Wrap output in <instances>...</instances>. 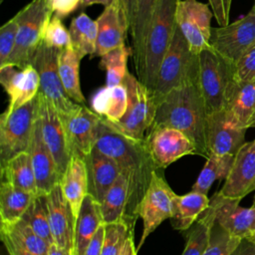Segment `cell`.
<instances>
[{
  "label": "cell",
  "mask_w": 255,
  "mask_h": 255,
  "mask_svg": "<svg viewBox=\"0 0 255 255\" xmlns=\"http://www.w3.org/2000/svg\"><path fill=\"white\" fill-rule=\"evenodd\" d=\"M95 147L112 157L128 182V200L124 221L133 230L140 201L148 188L155 166L145 141L128 137L102 119Z\"/></svg>",
  "instance_id": "6da1fadb"
},
{
  "label": "cell",
  "mask_w": 255,
  "mask_h": 255,
  "mask_svg": "<svg viewBox=\"0 0 255 255\" xmlns=\"http://www.w3.org/2000/svg\"><path fill=\"white\" fill-rule=\"evenodd\" d=\"M207 116L197 76L173 89L158 102L149 129L160 127L179 129L193 141L196 154L207 158L209 155L206 145Z\"/></svg>",
  "instance_id": "7a4b0ae2"
},
{
  "label": "cell",
  "mask_w": 255,
  "mask_h": 255,
  "mask_svg": "<svg viewBox=\"0 0 255 255\" xmlns=\"http://www.w3.org/2000/svg\"><path fill=\"white\" fill-rule=\"evenodd\" d=\"M179 0H158L146 37L140 63L135 69L137 79L151 92L162 58L176 28Z\"/></svg>",
  "instance_id": "3957f363"
},
{
  "label": "cell",
  "mask_w": 255,
  "mask_h": 255,
  "mask_svg": "<svg viewBox=\"0 0 255 255\" xmlns=\"http://www.w3.org/2000/svg\"><path fill=\"white\" fill-rule=\"evenodd\" d=\"M198 55L194 54L176 25L172 40L160 63L151 91L156 103L173 89L198 76Z\"/></svg>",
  "instance_id": "277c9868"
},
{
  "label": "cell",
  "mask_w": 255,
  "mask_h": 255,
  "mask_svg": "<svg viewBox=\"0 0 255 255\" xmlns=\"http://www.w3.org/2000/svg\"><path fill=\"white\" fill-rule=\"evenodd\" d=\"M16 15L19 24L16 45L6 64L24 69L32 64L53 13L46 0H32Z\"/></svg>",
  "instance_id": "5b68a950"
},
{
  "label": "cell",
  "mask_w": 255,
  "mask_h": 255,
  "mask_svg": "<svg viewBox=\"0 0 255 255\" xmlns=\"http://www.w3.org/2000/svg\"><path fill=\"white\" fill-rule=\"evenodd\" d=\"M122 84L128 91V110L118 122L106 120L123 134L143 140L153 123L157 103L151 92L129 72L127 73Z\"/></svg>",
  "instance_id": "8992f818"
},
{
  "label": "cell",
  "mask_w": 255,
  "mask_h": 255,
  "mask_svg": "<svg viewBox=\"0 0 255 255\" xmlns=\"http://www.w3.org/2000/svg\"><path fill=\"white\" fill-rule=\"evenodd\" d=\"M198 80L207 115L225 108L234 65L210 46L198 54Z\"/></svg>",
  "instance_id": "52a82bcc"
},
{
  "label": "cell",
  "mask_w": 255,
  "mask_h": 255,
  "mask_svg": "<svg viewBox=\"0 0 255 255\" xmlns=\"http://www.w3.org/2000/svg\"><path fill=\"white\" fill-rule=\"evenodd\" d=\"M38 118V95L31 102L0 117V166L29 149Z\"/></svg>",
  "instance_id": "ba28073f"
},
{
  "label": "cell",
  "mask_w": 255,
  "mask_h": 255,
  "mask_svg": "<svg viewBox=\"0 0 255 255\" xmlns=\"http://www.w3.org/2000/svg\"><path fill=\"white\" fill-rule=\"evenodd\" d=\"M59 52L60 50L48 47L42 41L31 65L39 74V93L54 106L60 117L64 118L78 109L80 105L70 99L62 84L58 70Z\"/></svg>",
  "instance_id": "9c48e42d"
},
{
  "label": "cell",
  "mask_w": 255,
  "mask_h": 255,
  "mask_svg": "<svg viewBox=\"0 0 255 255\" xmlns=\"http://www.w3.org/2000/svg\"><path fill=\"white\" fill-rule=\"evenodd\" d=\"M174 196L175 193L165 181L162 173L159 169L155 170L138 207V217L142 220V232L136 247L137 251L164 220L172 217Z\"/></svg>",
  "instance_id": "30bf717a"
},
{
  "label": "cell",
  "mask_w": 255,
  "mask_h": 255,
  "mask_svg": "<svg viewBox=\"0 0 255 255\" xmlns=\"http://www.w3.org/2000/svg\"><path fill=\"white\" fill-rule=\"evenodd\" d=\"M255 46V9L225 26L211 29L210 47L235 65L239 59Z\"/></svg>",
  "instance_id": "8fae6325"
},
{
  "label": "cell",
  "mask_w": 255,
  "mask_h": 255,
  "mask_svg": "<svg viewBox=\"0 0 255 255\" xmlns=\"http://www.w3.org/2000/svg\"><path fill=\"white\" fill-rule=\"evenodd\" d=\"M212 17L209 4L197 0H179L177 4L176 25L196 55L210 46Z\"/></svg>",
  "instance_id": "7c38bea8"
},
{
  "label": "cell",
  "mask_w": 255,
  "mask_h": 255,
  "mask_svg": "<svg viewBox=\"0 0 255 255\" xmlns=\"http://www.w3.org/2000/svg\"><path fill=\"white\" fill-rule=\"evenodd\" d=\"M144 141L158 169L169 166L185 155L196 154L193 141L184 132L174 128L160 127L149 129Z\"/></svg>",
  "instance_id": "4fadbf2b"
},
{
  "label": "cell",
  "mask_w": 255,
  "mask_h": 255,
  "mask_svg": "<svg viewBox=\"0 0 255 255\" xmlns=\"http://www.w3.org/2000/svg\"><path fill=\"white\" fill-rule=\"evenodd\" d=\"M245 133L246 128L225 109L207 116L206 145L209 153L234 156L245 142Z\"/></svg>",
  "instance_id": "5bb4252c"
},
{
  "label": "cell",
  "mask_w": 255,
  "mask_h": 255,
  "mask_svg": "<svg viewBox=\"0 0 255 255\" xmlns=\"http://www.w3.org/2000/svg\"><path fill=\"white\" fill-rule=\"evenodd\" d=\"M38 118L44 140L54 157L59 175L62 178L70 162L71 151L59 113L41 93L38 94Z\"/></svg>",
  "instance_id": "9a60e30c"
},
{
  "label": "cell",
  "mask_w": 255,
  "mask_h": 255,
  "mask_svg": "<svg viewBox=\"0 0 255 255\" xmlns=\"http://www.w3.org/2000/svg\"><path fill=\"white\" fill-rule=\"evenodd\" d=\"M68 143L73 154H79L85 158L95 147L98 135V128L103 119L96 112L80 105L70 115L61 118Z\"/></svg>",
  "instance_id": "2e32d148"
},
{
  "label": "cell",
  "mask_w": 255,
  "mask_h": 255,
  "mask_svg": "<svg viewBox=\"0 0 255 255\" xmlns=\"http://www.w3.org/2000/svg\"><path fill=\"white\" fill-rule=\"evenodd\" d=\"M240 199L226 198L216 192L210 199L215 222L230 235L243 239L255 231V208L240 206Z\"/></svg>",
  "instance_id": "e0dca14e"
},
{
  "label": "cell",
  "mask_w": 255,
  "mask_h": 255,
  "mask_svg": "<svg viewBox=\"0 0 255 255\" xmlns=\"http://www.w3.org/2000/svg\"><path fill=\"white\" fill-rule=\"evenodd\" d=\"M255 190V140L245 141L234 156L231 169L218 191L226 198L242 199Z\"/></svg>",
  "instance_id": "ac0fdd59"
},
{
  "label": "cell",
  "mask_w": 255,
  "mask_h": 255,
  "mask_svg": "<svg viewBox=\"0 0 255 255\" xmlns=\"http://www.w3.org/2000/svg\"><path fill=\"white\" fill-rule=\"evenodd\" d=\"M0 83L9 97L8 111L31 102L40 91L39 74L33 65L24 69L10 64L0 67Z\"/></svg>",
  "instance_id": "d6986e66"
},
{
  "label": "cell",
  "mask_w": 255,
  "mask_h": 255,
  "mask_svg": "<svg viewBox=\"0 0 255 255\" xmlns=\"http://www.w3.org/2000/svg\"><path fill=\"white\" fill-rule=\"evenodd\" d=\"M46 203L54 243L73 253L76 217L60 183L46 194Z\"/></svg>",
  "instance_id": "ffe728a7"
},
{
  "label": "cell",
  "mask_w": 255,
  "mask_h": 255,
  "mask_svg": "<svg viewBox=\"0 0 255 255\" xmlns=\"http://www.w3.org/2000/svg\"><path fill=\"white\" fill-rule=\"evenodd\" d=\"M28 152L35 173L37 195H46L60 182L61 177L54 157L44 140L39 118L35 123Z\"/></svg>",
  "instance_id": "44dd1931"
},
{
  "label": "cell",
  "mask_w": 255,
  "mask_h": 255,
  "mask_svg": "<svg viewBox=\"0 0 255 255\" xmlns=\"http://www.w3.org/2000/svg\"><path fill=\"white\" fill-rule=\"evenodd\" d=\"M96 21L98 37L95 56L101 58L106 53L125 44L129 28L126 15L117 0L105 7Z\"/></svg>",
  "instance_id": "7402d4cb"
},
{
  "label": "cell",
  "mask_w": 255,
  "mask_h": 255,
  "mask_svg": "<svg viewBox=\"0 0 255 255\" xmlns=\"http://www.w3.org/2000/svg\"><path fill=\"white\" fill-rule=\"evenodd\" d=\"M85 163L88 177V193L101 204L107 192L121 174L120 168L112 157L96 147L85 156Z\"/></svg>",
  "instance_id": "603a6c76"
},
{
  "label": "cell",
  "mask_w": 255,
  "mask_h": 255,
  "mask_svg": "<svg viewBox=\"0 0 255 255\" xmlns=\"http://www.w3.org/2000/svg\"><path fill=\"white\" fill-rule=\"evenodd\" d=\"M104 224L101 204L89 193L76 218L73 255H84L100 226Z\"/></svg>",
  "instance_id": "cb8c5ba5"
},
{
  "label": "cell",
  "mask_w": 255,
  "mask_h": 255,
  "mask_svg": "<svg viewBox=\"0 0 255 255\" xmlns=\"http://www.w3.org/2000/svg\"><path fill=\"white\" fill-rule=\"evenodd\" d=\"M224 109L242 128H252L255 118V79L243 83L233 82Z\"/></svg>",
  "instance_id": "d4e9b609"
},
{
  "label": "cell",
  "mask_w": 255,
  "mask_h": 255,
  "mask_svg": "<svg viewBox=\"0 0 255 255\" xmlns=\"http://www.w3.org/2000/svg\"><path fill=\"white\" fill-rule=\"evenodd\" d=\"M59 183L77 218L82 203L88 194V177L85 158L79 154H73Z\"/></svg>",
  "instance_id": "484cf974"
},
{
  "label": "cell",
  "mask_w": 255,
  "mask_h": 255,
  "mask_svg": "<svg viewBox=\"0 0 255 255\" xmlns=\"http://www.w3.org/2000/svg\"><path fill=\"white\" fill-rule=\"evenodd\" d=\"M210 199L207 194L191 190L183 195L175 194L171 225L179 231L188 230L209 207Z\"/></svg>",
  "instance_id": "4316f807"
},
{
  "label": "cell",
  "mask_w": 255,
  "mask_h": 255,
  "mask_svg": "<svg viewBox=\"0 0 255 255\" xmlns=\"http://www.w3.org/2000/svg\"><path fill=\"white\" fill-rule=\"evenodd\" d=\"M36 195L2 180L0 185L1 224H13L22 219Z\"/></svg>",
  "instance_id": "83f0119b"
},
{
  "label": "cell",
  "mask_w": 255,
  "mask_h": 255,
  "mask_svg": "<svg viewBox=\"0 0 255 255\" xmlns=\"http://www.w3.org/2000/svg\"><path fill=\"white\" fill-rule=\"evenodd\" d=\"M128 105V91L123 84L100 89L92 100L93 111L111 122L120 121L125 116Z\"/></svg>",
  "instance_id": "f1b7e54d"
},
{
  "label": "cell",
  "mask_w": 255,
  "mask_h": 255,
  "mask_svg": "<svg viewBox=\"0 0 255 255\" xmlns=\"http://www.w3.org/2000/svg\"><path fill=\"white\" fill-rule=\"evenodd\" d=\"M158 0H135L132 24L129 34L132 40V58L134 68L140 63L148 29Z\"/></svg>",
  "instance_id": "f546056e"
},
{
  "label": "cell",
  "mask_w": 255,
  "mask_h": 255,
  "mask_svg": "<svg viewBox=\"0 0 255 255\" xmlns=\"http://www.w3.org/2000/svg\"><path fill=\"white\" fill-rule=\"evenodd\" d=\"M80 62L81 57L72 45L60 50L58 55V70L64 89L71 100L79 105H85L86 100L81 89L79 75Z\"/></svg>",
  "instance_id": "4dcf8cb0"
},
{
  "label": "cell",
  "mask_w": 255,
  "mask_h": 255,
  "mask_svg": "<svg viewBox=\"0 0 255 255\" xmlns=\"http://www.w3.org/2000/svg\"><path fill=\"white\" fill-rule=\"evenodd\" d=\"M0 168L2 180L20 189L37 194L35 173L28 151L15 155Z\"/></svg>",
  "instance_id": "1f68e13d"
},
{
  "label": "cell",
  "mask_w": 255,
  "mask_h": 255,
  "mask_svg": "<svg viewBox=\"0 0 255 255\" xmlns=\"http://www.w3.org/2000/svg\"><path fill=\"white\" fill-rule=\"evenodd\" d=\"M69 33L71 45L81 59L87 55L95 56L98 37L97 21L86 13H81L72 20Z\"/></svg>",
  "instance_id": "d6a6232c"
},
{
  "label": "cell",
  "mask_w": 255,
  "mask_h": 255,
  "mask_svg": "<svg viewBox=\"0 0 255 255\" xmlns=\"http://www.w3.org/2000/svg\"><path fill=\"white\" fill-rule=\"evenodd\" d=\"M128 200V182L125 175L121 173L101 203L103 222L106 224L124 221Z\"/></svg>",
  "instance_id": "836d02e7"
},
{
  "label": "cell",
  "mask_w": 255,
  "mask_h": 255,
  "mask_svg": "<svg viewBox=\"0 0 255 255\" xmlns=\"http://www.w3.org/2000/svg\"><path fill=\"white\" fill-rule=\"evenodd\" d=\"M234 156L209 153L201 172L192 186V190L207 194L214 181L225 179L227 177Z\"/></svg>",
  "instance_id": "e575fe53"
},
{
  "label": "cell",
  "mask_w": 255,
  "mask_h": 255,
  "mask_svg": "<svg viewBox=\"0 0 255 255\" xmlns=\"http://www.w3.org/2000/svg\"><path fill=\"white\" fill-rule=\"evenodd\" d=\"M215 222L213 209L209 207L191 226L186 235V244L181 255H202L210 238L211 228Z\"/></svg>",
  "instance_id": "d590c367"
},
{
  "label": "cell",
  "mask_w": 255,
  "mask_h": 255,
  "mask_svg": "<svg viewBox=\"0 0 255 255\" xmlns=\"http://www.w3.org/2000/svg\"><path fill=\"white\" fill-rule=\"evenodd\" d=\"M129 53V49L124 44L101 57L100 67L107 72L106 86L114 87L123 83L128 72L127 65Z\"/></svg>",
  "instance_id": "8d00e7d4"
},
{
  "label": "cell",
  "mask_w": 255,
  "mask_h": 255,
  "mask_svg": "<svg viewBox=\"0 0 255 255\" xmlns=\"http://www.w3.org/2000/svg\"><path fill=\"white\" fill-rule=\"evenodd\" d=\"M30 227L48 243H54L46 203V195H36L28 210L22 217Z\"/></svg>",
  "instance_id": "74e56055"
},
{
  "label": "cell",
  "mask_w": 255,
  "mask_h": 255,
  "mask_svg": "<svg viewBox=\"0 0 255 255\" xmlns=\"http://www.w3.org/2000/svg\"><path fill=\"white\" fill-rule=\"evenodd\" d=\"M1 228L10 232L30 252L35 255H46L50 243L41 238L24 219L13 224H1Z\"/></svg>",
  "instance_id": "f35d334b"
},
{
  "label": "cell",
  "mask_w": 255,
  "mask_h": 255,
  "mask_svg": "<svg viewBox=\"0 0 255 255\" xmlns=\"http://www.w3.org/2000/svg\"><path fill=\"white\" fill-rule=\"evenodd\" d=\"M130 233H133V230L123 220L106 223L102 255H120Z\"/></svg>",
  "instance_id": "ab89813d"
},
{
  "label": "cell",
  "mask_w": 255,
  "mask_h": 255,
  "mask_svg": "<svg viewBox=\"0 0 255 255\" xmlns=\"http://www.w3.org/2000/svg\"><path fill=\"white\" fill-rule=\"evenodd\" d=\"M240 240V238L230 235L217 222H214L209 242L202 255H230Z\"/></svg>",
  "instance_id": "60d3db41"
},
{
  "label": "cell",
  "mask_w": 255,
  "mask_h": 255,
  "mask_svg": "<svg viewBox=\"0 0 255 255\" xmlns=\"http://www.w3.org/2000/svg\"><path fill=\"white\" fill-rule=\"evenodd\" d=\"M43 43L48 47L58 50H63L71 45L69 30L64 26L61 18L54 15L52 16L45 28Z\"/></svg>",
  "instance_id": "b9f144b4"
},
{
  "label": "cell",
  "mask_w": 255,
  "mask_h": 255,
  "mask_svg": "<svg viewBox=\"0 0 255 255\" xmlns=\"http://www.w3.org/2000/svg\"><path fill=\"white\" fill-rule=\"evenodd\" d=\"M18 27V18L15 15L0 28V67L7 63L14 50Z\"/></svg>",
  "instance_id": "7bdbcfd3"
},
{
  "label": "cell",
  "mask_w": 255,
  "mask_h": 255,
  "mask_svg": "<svg viewBox=\"0 0 255 255\" xmlns=\"http://www.w3.org/2000/svg\"><path fill=\"white\" fill-rule=\"evenodd\" d=\"M234 82L243 83L255 79V46L234 65Z\"/></svg>",
  "instance_id": "ee69618b"
},
{
  "label": "cell",
  "mask_w": 255,
  "mask_h": 255,
  "mask_svg": "<svg viewBox=\"0 0 255 255\" xmlns=\"http://www.w3.org/2000/svg\"><path fill=\"white\" fill-rule=\"evenodd\" d=\"M83 0H46V3L54 16L61 19L73 13L81 4Z\"/></svg>",
  "instance_id": "f6af8a7d"
},
{
  "label": "cell",
  "mask_w": 255,
  "mask_h": 255,
  "mask_svg": "<svg viewBox=\"0 0 255 255\" xmlns=\"http://www.w3.org/2000/svg\"><path fill=\"white\" fill-rule=\"evenodd\" d=\"M208 4L219 26H225L229 24L232 0H208Z\"/></svg>",
  "instance_id": "bcb514c9"
},
{
  "label": "cell",
  "mask_w": 255,
  "mask_h": 255,
  "mask_svg": "<svg viewBox=\"0 0 255 255\" xmlns=\"http://www.w3.org/2000/svg\"><path fill=\"white\" fill-rule=\"evenodd\" d=\"M0 237L9 255H35L27 250L10 232L0 227Z\"/></svg>",
  "instance_id": "7dc6e473"
},
{
  "label": "cell",
  "mask_w": 255,
  "mask_h": 255,
  "mask_svg": "<svg viewBox=\"0 0 255 255\" xmlns=\"http://www.w3.org/2000/svg\"><path fill=\"white\" fill-rule=\"evenodd\" d=\"M105 237V224H102L92 239L84 255H102L103 243Z\"/></svg>",
  "instance_id": "c3c4849f"
},
{
  "label": "cell",
  "mask_w": 255,
  "mask_h": 255,
  "mask_svg": "<svg viewBox=\"0 0 255 255\" xmlns=\"http://www.w3.org/2000/svg\"><path fill=\"white\" fill-rule=\"evenodd\" d=\"M230 255H255V241L243 238Z\"/></svg>",
  "instance_id": "681fc988"
},
{
  "label": "cell",
  "mask_w": 255,
  "mask_h": 255,
  "mask_svg": "<svg viewBox=\"0 0 255 255\" xmlns=\"http://www.w3.org/2000/svg\"><path fill=\"white\" fill-rule=\"evenodd\" d=\"M124 11L126 18L128 23V28L130 30L132 19H133V13H134V7H135V0H117Z\"/></svg>",
  "instance_id": "f907efd6"
},
{
  "label": "cell",
  "mask_w": 255,
  "mask_h": 255,
  "mask_svg": "<svg viewBox=\"0 0 255 255\" xmlns=\"http://www.w3.org/2000/svg\"><path fill=\"white\" fill-rule=\"evenodd\" d=\"M136 253H137V250H136V247L134 246L133 233H130L120 255H136Z\"/></svg>",
  "instance_id": "816d5d0a"
},
{
  "label": "cell",
  "mask_w": 255,
  "mask_h": 255,
  "mask_svg": "<svg viewBox=\"0 0 255 255\" xmlns=\"http://www.w3.org/2000/svg\"><path fill=\"white\" fill-rule=\"evenodd\" d=\"M46 255H73V253L68 251L67 249L59 246L56 243H52V244H50Z\"/></svg>",
  "instance_id": "f5cc1de1"
},
{
  "label": "cell",
  "mask_w": 255,
  "mask_h": 255,
  "mask_svg": "<svg viewBox=\"0 0 255 255\" xmlns=\"http://www.w3.org/2000/svg\"><path fill=\"white\" fill-rule=\"evenodd\" d=\"M116 0H83L81 6L82 7H87V6H92L95 4H100V5H104L105 7L111 5L112 3H114Z\"/></svg>",
  "instance_id": "db71d44e"
},
{
  "label": "cell",
  "mask_w": 255,
  "mask_h": 255,
  "mask_svg": "<svg viewBox=\"0 0 255 255\" xmlns=\"http://www.w3.org/2000/svg\"><path fill=\"white\" fill-rule=\"evenodd\" d=\"M252 206L255 208V196H254V198H253V204H252ZM248 239H251V240H254V241H255V231L248 237Z\"/></svg>",
  "instance_id": "11a10c76"
},
{
  "label": "cell",
  "mask_w": 255,
  "mask_h": 255,
  "mask_svg": "<svg viewBox=\"0 0 255 255\" xmlns=\"http://www.w3.org/2000/svg\"><path fill=\"white\" fill-rule=\"evenodd\" d=\"M252 128H255V118H254V121H253V124H252Z\"/></svg>",
  "instance_id": "9f6ffc18"
},
{
  "label": "cell",
  "mask_w": 255,
  "mask_h": 255,
  "mask_svg": "<svg viewBox=\"0 0 255 255\" xmlns=\"http://www.w3.org/2000/svg\"><path fill=\"white\" fill-rule=\"evenodd\" d=\"M253 8L255 9V0H254V5H253Z\"/></svg>",
  "instance_id": "6f0895ef"
},
{
  "label": "cell",
  "mask_w": 255,
  "mask_h": 255,
  "mask_svg": "<svg viewBox=\"0 0 255 255\" xmlns=\"http://www.w3.org/2000/svg\"><path fill=\"white\" fill-rule=\"evenodd\" d=\"M254 140H255V139H254Z\"/></svg>",
  "instance_id": "680465c9"
}]
</instances>
